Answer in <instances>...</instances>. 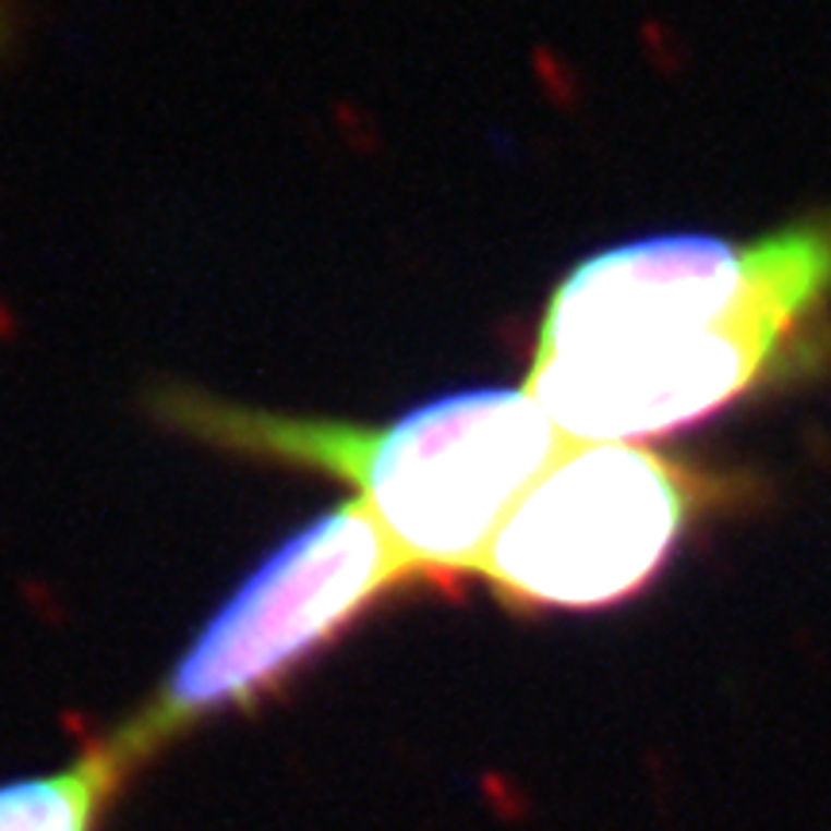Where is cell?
I'll return each instance as SVG.
<instances>
[{
    "instance_id": "cell-1",
    "label": "cell",
    "mask_w": 831,
    "mask_h": 831,
    "mask_svg": "<svg viewBox=\"0 0 831 831\" xmlns=\"http://www.w3.org/2000/svg\"><path fill=\"white\" fill-rule=\"evenodd\" d=\"M831 297V216L727 243L659 236L581 258L546 297L523 389L578 443H639L716 416Z\"/></svg>"
},
{
    "instance_id": "cell-2",
    "label": "cell",
    "mask_w": 831,
    "mask_h": 831,
    "mask_svg": "<svg viewBox=\"0 0 831 831\" xmlns=\"http://www.w3.org/2000/svg\"><path fill=\"white\" fill-rule=\"evenodd\" d=\"M158 412L213 447L351 485L424 586L473 578L513 505L566 447L523 385L450 393L377 427L243 408L193 389L158 393Z\"/></svg>"
},
{
    "instance_id": "cell-3",
    "label": "cell",
    "mask_w": 831,
    "mask_h": 831,
    "mask_svg": "<svg viewBox=\"0 0 831 831\" xmlns=\"http://www.w3.org/2000/svg\"><path fill=\"white\" fill-rule=\"evenodd\" d=\"M424 586L359 501H342L269 551L173 662L116 747L147 762L158 747L224 712L251 709L389 597Z\"/></svg>"
},
{
    "instance_id": "cell-4",
    "label": "cell",
    "mask_w": 831,
    "mask_h": 831,
    "mask_svg": "<svg viewBox=\"0 0 831 831\" xmlns=\"http://www.w3.org/2000/svg\"><path fill=\"white\" fill-rule=\"evenodd\" d=\"M743 481L639 443H578L528 485L473 578L513 612H597L636 597Z\"/></svg>"
},
{
    "instance_id": "cell-5",
    "label": "cell",
    "mask_w": 831,
    "mask_h": 831,
    "mask_svg": "<svg viewBox=\"0 0 831 831\" xmlns=\"http://www.w3.org/2000/svg\"><path fill=\"white\" fill-rule=\"evenodd\" d=\"M131 770L135 762L108 735L50 774L0 785V831H97Z\"/></svg>"
}]
</instances>
